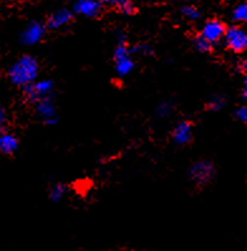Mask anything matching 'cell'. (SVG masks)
<instances>
[{"mask_svg":"<svg viewBox=\"0 0 247 251\" xmlns=\"http://www.w3.org/2000/svg\"><path fill=\"white\" fill-rule=\"evenodd\" d=\"M38 62L33 57L23 56L9 70V80L14 85L23 87V86L33 83L37 74H38Z\"/></svg>","mask_w":247,"mask_h":251,"instance_id":"obj_1","label":"cell"},{"mask_svg":"<svg viewBox=\"0 0 247 251\" xmlns=\"http://www.w3.org/2000/svg\"><path fill=\"white\" fill-rule=\"evenodd\" d=\"M223 39L226 47L233 53H242L247 50V33L237 25L228 27Z\"/></svg>","mask_w":247,"mask_h":251,"instance_id":"obj_2","label":"cell"},{"mask_svg":"<svg viewBox=\"0 0 247 251\" xmlns=\"http://www.w3.org/2000/svg\"><path fill=\"white\" fill-rule=\"evenodd\" d=\"M227 29L228 27L224 22L217 18H212L204 23L199 34L208 42H211L212 45H217L218 42L224 38Z\"/></svg>","mask_w":247,"mask_h":251,"instance_id":"obj_3","label":"cell"},{"mask_svg":"<svg viewBox=\"0 0 247 251\" xmlns=\"http://www.w3.org/2000/svg\"><path fill=\"white\" fill-rule=\"evenodd\" d=\"M215 176V167L209 160H199L194 163L189 171V177L197 186H206Z\"/></svg>","mask_w":247,"mask_h":251,"instance_id":"obj_4","label":"cell"},{"mask_svg":"<svg viewBox=\"0 0 247 251\" xmlns=\"http://www.w3.org/2000/svg\"><path fill=\"white\" fill-rule=\"evenodd\" d=\"M102 5L100 0H76L74 3V12L86 18H95L101 14Z\"/></svg>","mask_w":247,"mask_h":251,"instance_id":"obj_5","label":"cell"},{"mask_svg":"<svg viewBox=\"0 0 247 251\" xmlns=\"http://www.w3.org/2000/svg\"><path fill=\"white\" fill-rule=\"evenodd\" d=\"M46 25L38 23V22H32L28 27L24 29L22 33L21 41L23 45L25 46H33L35 43H38L43 36L46 34Z\"/></svg>","mask_w":247,"mask_h":251,"instance_id":"obj_6","label":"cell"},{"mask_svg":"<svg viewBox=\"0 0 247 251\" xmlns=\"http://www.w3.org/2000/svg\"><path fill=\"white\" fill-rule=\"evenodd\" d=\"M71 21H72V13L66 9V8H62V9L57 10V12H54L52 15L48 17L46 27H47V29L52 30L58 29V28H62L63 25L70 23Z\"/></svg>","mask_w":247,"mask_h":251,"instance_id":"obj_7","label":"cell"},{"mask_svg":"<svg viewBox=\"0 0 247 251\" xmlns=\"http://www.w3.org/2000/svg\"><path fill=\"white\" fill-rule=\"evenodd\" d=\"M192 126L193 125H192L191 121H180V123H178V125L173 129V134H172V138H173L174 142L180 145H184L191 142Z\"/></svg>","mask_w":247,"mask_h":251,"instance_id":"obj_8","label":"cell"},{"mask_svg":"<svg viewBox=\"0 0 247 251\" xmlns=\"http://www.w3.org/2000/svg\"><path fill=\"white\" fill-rule=\"evenodd\" d=\"M37 109L38 112L44 118L46 123H56V116H54V106H53L52 100L48 99H42L37 102Z\"/></svg>","mask_w":247,"mask_h":251,"instance_id":"obj_9","label":"cell"},{"mask_svg":"<svg viewBox=\"0 0 247 251\" xmlns=\"http://www.w3.org/2000/svg\"><path fill=\"white\" fill-rule=\"evenodd\" d=\"M18 139L13 135L12 133H1V138H0V151L1 153L6 154V155H12L15 151L18 149Z\"/></svg>","mask_w":247,"mask_h":251,"instance_id":"obj_10","label":"cell"},{"mask_svg":"<svg viewBox=\"0 0 247 251\" xmlns=\"http://www.w3.org/2000/svg\"><path fill=\"white\" fill-rule=\"evenodd\" d=\"M114 62H115V68H116V72H118L120 76H125V75H127L129 72H131L132 68H134V66H135V63H134V61L131 59L130 54L121 57V58L115 59Z\"/></svg>","mask_w":247,"mask_h":251,"instance_id":"obj_11","label":"cell"},{"mask_svg":"<svg viewBox=\"0 0 247 251\" xmlns=\"http://www.w3.org/2000/svg\"><path fill=\"white\" fill-rule=\"evenodd\" d=\"M193 46L198 52H200V53H209V52L213 50V46L215 45H212L211 42L207 41V39L204 38V37L200 36V34H197V36L193 38Z\"/></svg>","mask_w":247,"mask_h":251,"instance_id":"obj_12","label":"cell"},{"mask_svg":"<svg viewBox=\"0 0 247 251\" xmlns=\"http://www.w3.org/2000/svg\"><path fill=\"white\" fill-rule=\"evenodd\" d=\"M115 6L116 9L125 15H135L136 14V8L132 4L131 0H116L115 1Z\"/></svg>","mask_w":247,"mask_h":251,"instance_id":"obj_13","label":"cell"},{"mask_svg":"<svg viewBox=\"0 0 247 251\" xmlns=\"http://www.w3.org/2000/svg\"><path fill=\"white\" fill-rule=\"evenodd\" d=\"M232 18L235 22L247 23V1L238 4L232 12Z\"/></svg>","mask_w":247,"mask_h":251,"instance_id":"obj_14","label":"cell"},{"mask_svg":"<svg viewBox=\"0 0 247 251\" xmlns=\"http://www.w3.org/2000/svg\"><path fill=\"white\" fill-rule=\"evenodd\" d=\"M66 191H67V187H66L65 184H56V186L50 189L49 198L53 202H59L62 198H63V196H65Z\"/></svg>","mask_w":247,"mask_h":251,"instance_id":"obj_15","label":"cell"},{"mask_svg":"<svg viewBox=\"0 0 247 251\" xmlns=\"http://www.w3.org/2000/svg\"><path fill=\"white\" fill-rule=\"evenodd\" d=\"M224 103H226V101H224L222 96H213L206 103V110H208V111H218V110H221L224 106Z\"/></svg>","mask_w":247,"mask_h":251,"instance_id":"obj_16","label":"cell"},{"mask_svg":"<svg viewBox=\"0 0 247 251\" xmlns=\"http://www.w3.org/2000/svg\"><path fill=\"white\" fill-rule=\"evenodd\" d=\"M180 12H182V14L184 15L185 18H188L189 21H197V19H199L200 17V12L193 5L182 6Z\"/></svg>","mask_w":247,"mask_h":251,"instance_id":"obj_17","label":"cell"},{"mask_svg":"<svg viewBox=\"0 0 247 251\" xmlns=\"http://www.w3.org/2000/svg\"><path fill=\"white\" fill-rule=\"evenodd\" d=\"M141 53V54H150V48L145 45H136L130 48V54Z\"/></svg>","mask_w":247,"mask_h":251,"instance_id":"obj_18","label":"cell"},{"mask_svg":"<svg viewBox=\"0 0 247 251\" xmlns=\"http://www.w3.org/2000/svg\"><path fill=\"white\" fill-rule=\"evenodd\" d=\"M235 116L240 121H242L244 124H247V105H244V106L238 107L235 111Z\"/></svg>","mask_w":247,"mask_h":251,"instance_id":"obj_19","label":"cell"},{"mask_svg":"<svg viewBox=\"0 0 247 251\" xmlns=\"http://www.w3.org/2000/svg\"><path fill=\"white\" fill-rule=\"evenodd\" d=\"M238 68H240V71L246 74L247 72V61H241V62L238 63Z\"/></svg>","mask_w":247,"mask_h":251,"instance_id":"obj_20","label":"cell"},{"mask_svg":"<svg viewBox=\"0 0 247 251\" xmlns=\"http://www.w3.org/2000/svg\"><path fill=\"white\" fill-rule=\"evenodd\" d=\"M102 4H109V5H115V1L116 0H100Z\"/></svg>","mask_w":247,"mask_h":251,"instance_id":"obj_21","label":"cell"},{"mask_svg":"<svg viewBox=\"0 0 247 251\" xmlns=\"http://www.w3.org/2000/svg\"><path fill=\"white\" fill-rule=\"evenodd\" d=\"M242 98L247 100V89H244V91H242Z\"/></svg>","mask_w":247,"mask_h":251,"instance_id":"obj_22","label":"cell"},{"mask_svg":"<svg viewBox=\"0 0 247 251\" xmlns=\"http://www.w3.org/2000/svg\"><path fill=\"white\" fill-rule=\"evenodd\" d=\"M244 83H245V89H247V72H246V75H245V80H244Z\"/></svg>","mask_w":247,"mask_h":251,"instance_id":"obj_23","label":"cell"}]
</instances>
